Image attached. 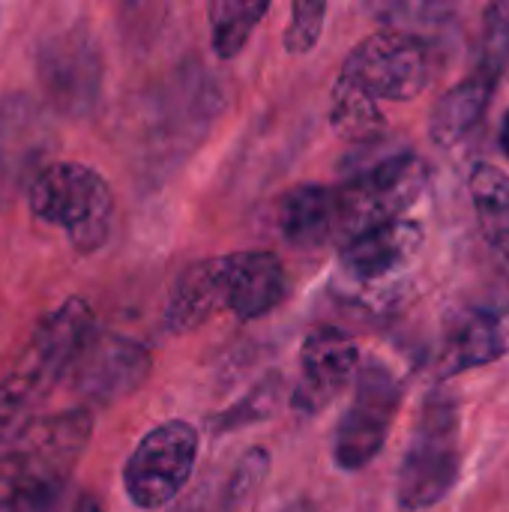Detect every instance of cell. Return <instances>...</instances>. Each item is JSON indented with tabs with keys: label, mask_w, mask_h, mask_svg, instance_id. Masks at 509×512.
I'll list each match as a JSON object with an SVG mask.
<instances>
[{
	"label": "cell",
	"mask_w": 509,
	"mask_h": 512,
	"mask_svg": "<svg viewBox=\"0 0 509 512\" xmlns=\"http://www.w3.org/2000/svg\"><path fill=\"white\" fill-rule=\"evenodd\" d=\"M276 399H279V378L273 375L270 381H264L261 387H255L243 402H237L231 411H225L222 417H210V429H213L216 435H228V432H234L237 426L264 420V417L273 414Z\"/></svg>",
	"instance_id": "24"
},
{
	"label": "cell",
	"mask_w": 509,
	"mask_h": 512,
	"mask_svg": "<svg viewBox=\"0 0 509 512\" xmlns=\"http://www.w3.org/2000/svg\"><path fill=\"white\" fill-rule=\"evenodd\" d=\"M399 405L402 381L390 366L366 360L354 384V399L333 435V462L342 471H363L381 453Z\"/></svg>",
	"instance_id": "8"
},
{
	"label": "cell",
	"mask_w": 509,
	"mask_h": 512,
	"mask_svg": "<svg viewBox=\"0 0 509 512\" xmlns=\"http://www.w3.org/2000/svg\"><path fill=\"white\" fill-rule=\"evenodd\" d=\"M93 435V411L27 420L0 447V507L6 512H63L66 486Z\"/></svg>",
	"instance_id": "1"
},
{
	"label": "cell",
	"mask_w": 509,
	"mask_h": 512,
	"mask_svg": "<svg viewBox=\"0 0 509 512\" xmlns=\"http://www.w3.org/2000/svg\"><path fill=\"white\" fill-rule=\"evenodd\" d=\"M150 369L153 360L141 342L117 333H96L69 378L84 408H102L141 390L150 378Z\"/></svg>",
	"instance_id": "10"
},
{
	"label": "cell",
	"mask_w": 509,
	"mask_h": 512,
	"mask_svg": "<svg viewBox=\"0 0 509 512\" xmlns=\"http://www.w3.org/2000/svg\"><path fill=\"white\" fill-rule=\"evenodd\" d=\"M509 66V6H492L486 12L483 36L477 45L474 75H483L489 81H501Z\"/></svg>",
	"instance_id": "23"
},
{
	"label": "cell",
	"mask_w": 509,
	"mask_h": 512,
	"mask_svg": "<svg viewBox=\"0 0 509 512\" xmlns=\"http://www.w3.org/2000/svg\"><path fill=\"white\" fill-rule=\"evenodd\" d=\"M267 471H270V453L255 447L231 471L228 480H222L219 486L216 483L201 486L198 492H192L168 512H237L246 504V498L258 489V483L267 477Z\"/></svg>",
	"instance_id": "20"
},
{
	"label": "cell",
	"mask_w": 509,
	"mask_h": 512,
	"mask_svg": "<svg viewBox=\"0 0 509 512\" xmlns=\"http://www.w3.org/2000/svg\"><path fill=\"white\" fill-rule=\"evenodd\" d=\"M198 459V429L186 420H168L150 429L123 465L126 498L138 510H162L192 480Z\"/></svg>",
	"instance_id": "7"
},
{
	"label": "cell",
	"mask_w": 509,
	"mask_h": 512,
	"mask_svg": "<svg viewBox=\"0 0 509 512\" xmlns=\"http://www.w3.org/2000/svg\"><path fill=\"white\" fill-rule=\"evenodd\" d=\"M429 186V165L417 153H393L378 165L354 174L336 189V216H339V246L357 240L360 234L399 222Z\"/></svg>",
	"instance_id": "5"
},
{
	"label": "cell",
	"mask_w": 509,
	"mask_h": 512,
	"mask_svg": "<svg viewBox=\"0 0 509 512\" xmlns=\"http://www.w3.org/2000/svg\"><path fill=\"white\" fill-rule=\"evenodd\" d=\"M330 123L333 129L348 138H369L384 129V114L378 111V102L345 72H339L333 84V99H330Z\"/></svg>",
	"instance_id": "21"
},
{
	"label": "cell",
	"mask_w": 509,
	"mask_h": 512,
	"mask_svg": "<svg viewBox=\"0 0 509 512\" xmlns=\"http://www.w3.org/2000/svg\"><path fill=\"white\" fill-rule=\"evenodd\" d=\"M279 231L297 249H321L339 243L336 189L306 183L285 192L279 201Z\"/></svg>",
	"instance_id": "15"
},
{
	"label": "cell",
	"mask_w": 509,
	"mask_h": 512,
	"mask_svg": "<svg viewBox=\"0 0 509 512\" xmlns=\"http://www.w3.org/2000/svg\"><path fill=\"white\" fill-rule=\"evenodd\" d=\"M54 129L42 102L30 93L0 99V174L9 183H30L51 165Z\"/></svg>",
	"instance_id": "12"
},
{
	"label": "cell",
	"mask_w": 509,
	"mask_h": 512,
	"mask_svg": "<svg viewBox=\"0 0 509 512\" xmlns=\"http://www.w3.org/2000/svg\"><path fill=\"white\" fill-rule=\"evenodd\" d=\"M468 189L486 243L509 267V174L483 162L471 171Z\"/></svg>",
	"instance_id": "19"
},
{
	"label": "cell",
	"mask_w": 509,
	"mask_h": 512,
	"mask_svg": "<svg viewBox=\"0 0 509 512\" xmlns=\"http://www.w3.org/2000/svg\"><path fill=\"white\" fill-rule=\"evenodd\" d=\"M360 348L339 327H318L300 348V381L291 393V405L303 414L324 411L357 375Z\"/></svg>",
	"instance_id": "11"
},
{
	"label": "cell",
	"mask_w": 509,
	"mask_h": 512,
	"mask_svg": "<svg viewBox=\"0 0 509 512\" xmlns=\"http://www.w3.org/2000/svg\"><path fill=\"white\" fill-rule=\"evenodd\" d=\"M459 408L447 393H429L396 477V501L408 512L441 504L459 480Z\"/></svg>",
	"instance_id": "4"
},
{
	"label": "cell",
	"mask_w": 509,
	"mask_h": 512,
	"mask_svg": "<svg viewBox=\"0 0 509 512\" xmlns=\"http://www.w3.org/2000/svg\"><path fill=\"white\" fill-rule=\"evenodd\" d=\"M342 72L357 81L372 99L408 102L429 84V48L420 36L396 27H384L366 36L345 60Z\"/></svg>",
	"instance_id": "9"
},
{
	"label": "cell",
	"mask_w": 509,
	"mask_h": 512,
	"mask_svg": "<svg viewBox=\"0 0 509 512\" xmlns=\"http://www.w3.org/2000/svg\"><path fill=\"white\" fill-rule=\"evenodd\" d=\"M225 309L243 321L270 315L288 297V273L273 252H234L219 258Z\"/></svg>",
	"instance_id": "13"
},
{
	"label": "cell",
	"mask_w": 509,
	"mask_h": 512,
	"mask_svg": "<svg viewBox=\"0 0 509 512\" xmlns=\"http://www.w3.org/2000/svg\"><path fill=\"white\" fill-rule=\"evenodd\" d=\"M96 318L87 300L69 297L54 312H48L12 369L0 381V447L33 420L30 411L72 375L78 357L96 336Z\"/></svg>",
	"instance_id": "2"
},
{
	"label": "cell",
	"mask_w": 509,
	"mask_h": 512,
	"mask_svg": "<svg viewBox=\"0 0 509 512\" xmlns=\"http://www.w3.org/2000/svg\"><path fill=\"white\" fill-rule=\"evenodd\" d=\"M423 249V228L411 219L387 222L360 234L339 249V264L345 276L360 285L384 282L402 273Z\"/></svg>",
	"instance_id": "14"
},
{
	"label": "cell",
	"mask_w": 509,
	"mask_h": 512,
	"mask_svg": "<svg viewBox=\"0 0 509 512\" xmlns=\"http://www.w3.org/2000/svg\"><path fill=\"white\" fill-rule=\"evenodd\" d=\"M270 3L264 0H255V3H246V0H216L210 3V42H213V51L219 54V60H231L237 57L249 36L255 33L258 21L267 15Z\"/></svg>",
	"instance_id": "22"
},
{
	"label": "cell",
	"mask_w": 509,
	"mask_h": 512,
	"mask_svg": "<svg viewBox=\"0 0 509 512\" xmlns=\"http://www.w3.org/2000/svg\"><path fill=\"white\" fill-rule=\"evenodd\" d=\"M324 15H327V3L297 0L291 6V24L285 30V48L291 54H309L315 48V42L321 39Z\"/></svg>",
	"instance_id": "25"
},
{
	"label": "cell",
	"mask_w": 509,
	"mask_h": 512,
	"mask_svg": "<svg viewBox=\"0 0 509 512\" xmlns=\"http://www.w3.org/2000/svg\"><path fill=\"white\" fill-rule=\"evenodd\" d=\"M219 309H225L219 258L195 261L177 276L171 288V297L165 306V327L174 336H183V333L204 327Z\"/></svg>",
	"instance_id": "16"
},
{
	"label": "cell",
	"mask_w": 509,
	"mask_h": 512,
	"mask_svg": "<svg viewBox=\"0 0 509 512\" xmlns=\"http://www.w3.org/2000/svg\"><path fill=\"white\" fill-rule=\"evenodd\" d=\"M0 512H3V510H0Z\"/></svg>",
	"instance_id": "28"
},
{
	"label": "cell",
	"mask_w": 509,
	"mask_h": 512,
	"mask_svg": "<svg viewBox=\"0 0 509 512\" xmlns=\"http://www.w3.org/2000/svg\"><path fill=\"white\" fill-rule=\"evenodd\" d=\"M504 351H507V339H504L501 318L492 312H474L447 333L444 348L435 360V375L438 381H447L468 369L495 363L498 357H504Z\"/></svg>",
	"instance_id": "17"
},
{
	"label": "cell",
	"mask_w": 509,
	"mask_h": 512,
	"mask_svg": "<svg viewBox=\"0 0 509 512\" xmlns=\"http://www.w3.org/2000/svg\"><path fill=\"white\" fill-rule=\"evenodd\" d=\"M102 51L84 24L51 30L36 45V78L57 114L81 120L102 96Z\"/></svg>",
	"instance_id": "6"
},
{
	"label": "cell",
	"mask_w": 509,
	"mask_h": 512,
	"mask_svg": "<svg viewBox=\"0 0 509 512\" xmlns=\"http://www.w3.org/2000/svg\"><path fill=\"white\" fill-rule=\"evenodd\" d=\"M495 81L483 78V75H468L465 81H459L456 87H450L441 102L432 111V138L438 147H459L465 144L480 123L486 120L489 102L495 96Z\"/></svg>",
	"instance_id": "18"
},
{
	"label": "cell",
	"mask_w": 509,
	"mask_h": 512,
	"mask_svg": "<svg viewBox=\"0 0 509 512\" xmlns=\"http://www.w3.org/2000/svg\"><path fill=\"white\" fill-rule=\"evenodd\" d=\"M66 512H102V504H99V501H96L93 495L81 492V495H75V498L69 501Z\"/></svg>",
	"instance_id": "26"
},
{
	"label": "cell",
	"mask_w": 509,
	"mask_h": 512,
	"mask_svg": "<svg viewBox=\"0 0 509 512\" xmlns=\"http://www.w3.org/2000/svg\"><path fill=\"white\" fill-rule=\"evenodd\" d=\"M501 147H504V153L509 156V111L507 117H504V126H501Z\"/></svg>",
	"instance_id": "27"
},
{
	"label": "cell",
	"mask_w": 509,
	"mask_h": 512,
	"mask_svg": "<svg viewBox=\"0 0 509 512\" xmlns=\"http://www.w3.org/2000/svg\"><path fill=\"white\" fill-rule=\"evenodd\" d=\"M30 213L66 231L69 243L81 255H93L105 246L114 222V195L108 180L81 162H51L27 189Z\"/></svg>",
	"instance_id": "3"
}]
</instances>
